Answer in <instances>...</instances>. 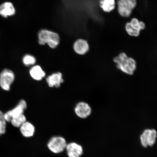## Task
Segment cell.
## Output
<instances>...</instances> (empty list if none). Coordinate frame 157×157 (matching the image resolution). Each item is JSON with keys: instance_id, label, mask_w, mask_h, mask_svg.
Wrapping results in <instances>:
<instances>
[{"instance_id": "6da1fadb", "label": "cell", "mask_w": 157, "mask_h": 157, "mask_svg": "<svg viewBox=\"0 0 157 157\" xmlns=\"http://www.w3.org/2000/svg\"><path fill=\"white\" fill-rule=\"evenodd\" d=\"M113 62L118 70L127 75H134L137 68L135 59L129 56L126 53L121 52L113 58Z\"/></svg>"}, {"instance_id": "7a4b0ae2", "label": "cell", "mask_w": 157, "mask_h": 157, "mask_svg": "<svg viewBox=\"0 0 157 157\" xmlns=\"http://www.w3.org/2000/svg\"><path fill=\"white\" fill-rule=\"evenodd\" d=\"M38 43L41 45L48 44L52 48H55L60 43L59 35L56 32L47 29H42L38 33Z\"/></svg>"}, {"instance_id": "3957f363", "label": "cell", "mask_w": 157, "mask_h": 157, "mask_svg": "<svg viewBox=\"0 0 157 157\" xmlns=\"http://www.w3.org/2000/svg\"><path fill=\"white\" fill-rule=\"evenodd\" d=\"M67 144L64 137L56 136L51 137L47 144V147L54 154H59L65 150Z\"/></svg>"}, {"instance_id": "277c9868", "label": "cell", "mask_w": 157, "mask_h": 157, "mask_svg": "<svg viewBox=\"0 0 157 157\" xmlns=\"http://www.w3.org/2000/svg\"><path fill=\"white\" fill-rule=\"evenodd\" d=\"M136 5L137 0H118L117 2L118 11L121 17H128Z\"/></svg>"}, {"instance_id": "5b68a950", "label": "cell", "mask_w": 157, "mask_h": 157, "mask_svg": "<svg viewBox=\"0 0 157 157\" xmlns=\"http://www.w3.org/2000/svg\"><path fill=\"white\" fill-rule=\"evenodd\" d=\"M157 137V132L155 129H145L140 136L141 145L144 148L154 146L156 142Z\"/></svg>"}, {"instance_id": "8992f818", "label": "cell", "mask_w": 157, "mask_h": 157, "mask_svg": "<svg viewBox=\"0 0 157 157\" xmlns=\"http://www.w3.org/2000/svg\"><path fill=\"white\" fill-rule=\"evenodd\" d=\"M145 27L146 25L143 21L134 18L131 20L130 22L127 23L125 29L127 34L130 36L138 37L140 35V31Z\"/></svg>"}, {"instance_id": "52a82bcc", "label": "cell", "mask_w": 157, "mask_h": 157, "mask_svg": "<svg viewBox=\"0 0 157 157\" xmlns=\"http://www.w3.org/2000/svg\"><path fill=\"white\" fill-rule=\"evenodd\" d=\"M15 79L13 72L8 69H5L0 74V86L3 89L9 91L11 84Z\"/></svg>"}, {"instance_id": "ba28073f", "label": "cell", "mask_w": 157, "mask_h": 157, "mask_svg": "<svg viewBox=\"0 0 157 157\" xmlns=\"http://www.w3.org/2000/svg\"><path fill=\"white\" fill-rule=\"evenodd\" d=\"M74 112L80 118H87L91 114L92 109L89 104L84 101H80L76 104L74 108Z\"/></svg>"}, {"instance_id": "9c48e42d", "label": "cell", "mask_w": 157, "mask_h": 157, "mask_svg": "<svg viewBox=\"0 0 157 157\" xmlns=\"http://www.w3.org/2000/svg\"><path fill=\"white\" fill-rule=\"evenodd\" d=\"M26 101L21 100L14 109L4 114V117L6 122H10L13 117H15L24 113L27 108Z\"/></svg>"}, {"instance_id": "30bf717a", "label": "cell", "mask_w": 157, "mask_h": 157, "mask_svg": "<svg viewBox=\"0 0 157 157\" xmlns=\"http://www.w3.org/2000/svg\"><path fill=\"white\" fill-rule=\"evenodd\" d=\"M65 150L68 157H80L83 153L81 145L74 142L67 143Z\"/></svg>"}, {"instance_id": "8fae6325", "label": "cell", "mask_w": 157, "mask_h": 157, "mask_svg": "<svg viewBox=\"0 0 157 157\" xmlns=\"http://www.w3.org/2000/svg\"><path fill=\"white\" fill-rule=\"evenodd\" d=\"M74 52L80 56H84L90 50L89 44L87 40L79 39L74 42L73 45Z\"/></svg>"}, {"instance_id": "7c38bea8", "label": "cell", "mask_w": 157, "mask_h": 157, "mask_svg": "<svg viewBox=\"0 0 157 157\" xmlns=\"http://www.w3.org/2000/svg\"><path fill=\"white\" fill-rule=\"evenodd\" d=\"M46 81L49 87L59 88L64 82L62 75L60 72H56L48 76Z\"/></svg>"}, {"instance_id": "4fadbf2b", "label": "cell", "mask_w": 157, "mask_h": 157, "mask_svg": "<svg viewBox=\"0 0 157 157\" xmlns=\"http://www.w3.org/2000/svg\"><path fill=\"white\" fill-rule=\"evenodd\" d=\"M19 128L21 135L26 138L32 137L35 134L34 125L29 121H26Z\"/></svg>"}, {"instance_id": "5bb4252c", "label": "cell", "mask_w": 157, "mask_h": 157, "mask_svg": "<svg viewBox=\"0 0 157 157\" xmlns=\"http://www.w3.org/2000/svg\"><path fill=\"white\" fill-rule=\"evenodd\" d=\"M15 12L14 6L10 2H6L0 6V15L5 18L14 15Z\"/></svg>"}, {"instance_id": "9a60e30c", "label": "cell", "mask_w": 157, "mask_h": 157, "mask_svg": "<svg viewBox=\"0 0 157 157\" xmlns=\"http://www.w3.org/2000/svg\"><path fill=\"white\" fill-rule=\"evenodd\" d=\"M29 74L33 79L40 80L44 78L46 74L40 66L36 65L33 67L29 71Z\"/></svg>"}, {"instance_id": "2e32d148", "label": "cell", "mask_w": 157, "mask_h": 157, "mask_svg": "<svg viewBox=\"0 0 157 157\" xmlns=\"http://www.w3.org/2000/svg\"><path fill=\"white\" fill-rule=\"evenodd\" d=\"M100 6L105 12H110L115 9V0H101L100 2Z\"/></svg>"}, {"instance_id": "e0dca14e", "label": "cell", "mask_w": 157, "mask_h": 157, "mask_svg": "<svg viewBox=\"0 0 157 157\" xmlns=\"http://www.w3.org/2000/svg\"><path fill=\"white\" fill-rule=\"evenodd\" d=\"M26 121V117L23 113L17 116L13 117L11 119L10 122H11L13 127L19 128Z\"/></svg>"}, {"instance_id": "ac0fdd59", "label": "cell", "mask_w": 157, "mask_h": 157, "mask_svg": "<svg viewBox=\"0 0 157 157\" xmlns=\"http://www.w3.org/2000/svg\"><path fill=\"white\" fill-rule=\"evenodd\" d=\"M23 64L26 66L34 65L36 63V59L34 56L30 55H26L23 58Z\"/></svg>"}, {"instance_id": "d6986e66", "label": "cell", "mask_w": 157, "mask_h": 157, "mask_svg": "<svg viewBox=\"0 0 157 157\" xmlns=\"http://www.w3.org/2000/svg\"><path fill=\"white\" fill-rule=\"evenodd\" d=\"M6 122L5 119L4 114L0 111V136L4 134L6 132Z\"/></svg>"}]
</instances>
